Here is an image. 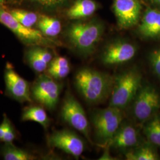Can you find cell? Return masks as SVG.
<instances>
[{
  "label": "cell",
  "mask_w": 160,
  "mask_h": 160,
  "mask_svg": "<svg viewBox=\"0 0 160 160\" xmlns=\"http://www.w3.org/2000/svg\"><path fill=\"white\" fill-rule=\"evenodd\" d=\"M113 82L114 78L110 75L88 67L80 69L75 75L77 89L90 104L101 103L108 97Z\"/></svg>",
  "instance_id": "1"
},
{
  "label": "cell",
  "mask_w": 160,
  "mask_h": 160,
  "mask_svg": "<svg viewBox=\"0 0 160 160\" xmlns=\"http://www.w3.org/2000/svg\"><path fill=\"white\" fill-rule=\"evenodd\" d=\"M142 87V76L137 69H128L114 78L109 106L123 110L133 102Z\"/></svg>",
  "instance_id": "2"
},
{
  "label": "cell",
  "mask_w": 160,
  "mask_h": 160,
  "mask_svg": "<svg viewBox=\"0 0 160 160\" xmlns=\"http://www.w3.org/2000/svg\"><path fill=\"white\" fill-rule=\"evenodd\" d=\"M103 26L97 22H81L71 24L67 29V37L70 43L85 57L94 51L103 33Z\"/></svg>",
  "instance_id": "3"
},
{
  "label": "cell",
  "mask_w": 160,
  "mask_h": 160,
  "mask_svg": "<svg viewBox=\"0 0 160 160\" xmlns=\"http://www.w3.org/2000/svg\"><path fill=\"white\" fill-rule=\"evenodd\" d=\"M0 23L16 35L24 45L28 46L53 47L58 43L45 36L38 29L28 28L18 22L3 4H0Z\"/></svg>",
  "instance_id": "4"
},
{
  "label": "cell",
  "mask_w": 160,
  "mask_h": 160,
  "mask_svg": "<svg viewBox=\"0 0 160 160\" xmlns=\"http://www.w3.org/2000/svg\"><path fill=\"white\" fill-rule=\"evenodd\" d=\"M123 122L122 110L109 106L96 110L92 115L94 133L100 145H107Z\"/></svg>",
  "instance_id": "5"
},
{
  "label": "cell",
  "mask_w": 160,
  "mask_h": 160,
  "mask_svg": "<svg viewBox=\"0 0 160 160\" xmlns=\"http://www.w3.org/2000/svg\"><path fill=\"white\" fill-rule=\"evenodd\" d=\"M61 85L47 74H40L31 86L32 98L49 110L57 105L61 92Z\"/></svg>",
  "instance_id": "6"
},
{
  "label": "cell",
  "mask_w": 160,
  "mask_h": 160,
  "mask_svg": "<svg viewBox=\"0 0 160 160\" xmlns=\"http://www.w3.org/2000/svg\"><path fill=\"white\" fill-rule=\"evenodd\" d=\"M132 103L133 116L143 122L152 118L160 109V94L151 86H142Z\"/></svg>",
  "instance_id": "7"
},
{
  "label": "cell",
  "mask_w": 160,
  "mask_h": 160,
  "mask_svg": "<svg viewBox=\"0 0 160 160\" xmlns=\"http://www.w3.org/2000/svg\"><path fill=\"white\" fill-rule=\"evenodd\" d=\"M61 117L65 122L83 134L91 142L89 122L85 111L78 101L70 92L67 93L63 99Z\"/></svg>",
  "instance_id": "8"
},
{
  "label": "cell",
  "mask_w": 160,
  "mask_h": 160,
  "mask_svg": "<svg viewBox=\"0 0 160 160\" xmlns=\"http://www.w3.org/2000/svg\"><path fill=\"white\" fill-rule=\"evenodd\" d=\"M4 81L6 93L8 96L20 103L32 102L31 86L29 82L17 74L9 62L5 67Z\"/></svg>",
  "instance_id": "9"
},
{
  "label": "cell",
  "mask_w": 160,
  "mask_h": 160,
  "mask_svg": "<svg viewBox=\"0 0 160 160\" xmlns=\"http://www.w3.org/2000/svg\"><path fill=\"white\" fill-rule=\"evenodd\" d=\"M48 141L52 147L62 150L76 158L80 157L85 148L84 142L80 136L68 129L52 132L48 138Z\"/></svg>",
  "instance_id": "10"
},
{
  "label": "cell",
  "mask_w": 160,
  "mask_h": 160,
  "mask_svg": "<svg viewBox=\"0 0 160 160\" xmlns=\"http://www.w3.org/2000/svg\"><path fill=\"white\" fill-rule=\"evenodd\" d=\"M136 52V47L131 43L124 40L115 41L104 49L102 61L105 65H118L131 61Z\"/></svg>",
  "instance_id": "11"
},
{
  "label": "cell",
  "mask_w": 160,
  "mask_h": 160,
  "mask_svg": "<svg viewBox=\"0 0 160 160\" xmlns=\"http://www.w3.org/2000/svg\"><path fill=\"white\" fill-rule=\"evenodd\" d=\"M113 8L120 28L129 29L137 24L141 12L139 0H114Z\"/></svg>",
  "instance_id": "12"
},
{
  "label": "cell",
  "mask_w": 160,
  "mask_h": 160,
  "mask_svg": "<svg viewBox=\"0 0 160 160\" xmlns=\"http://www.w3.org/2000/svg\"><path fill=\"white\" fill-rule=\"evenodd\" d=\"M139 137L137 129L131 124L122 122L110 141V147L120 150L134 148L139 145Z\"/></svg>",
  "instance_id": "13"
},
{
  "label": "cell",
  "mask_w": 160,
  "mask_h": 160,
  "mask_svg": "<svg viewBox=\"0 0 160 160\" xmlns=\"http://www.w3.org/2000/svg\"><path fill=\"white\" fill-rule=\"evenodd\" d=\"M26 62L36 73L46 71L53 59L51 52L46 47L41 46H28L24 55Z\"/></svg>",
  "instance_id": "14"
},
{
  "label": "cell",
  "mask_w": 160,
  "mask_h": 160,
  "mask_svg": "<svg viewBox=\"0 0 160 160\" xmlns=\"http://www.w3.org/2000/svg\"><path fill=\"white\" fill-rule=\"evenodd\" d=\"M138 30L139 34L145 38H160V11L153 8L147 9Z\"/></svg>",
  "instance_id": "15"
},
{
  "label": "cell",
  "mask_w": 160,
  "mask_h": 160,
  "mask_svg": "<svg viewBox=\"0 0 160 160\" xmlns=\"http://www.w3.org/2000/svg\"><path fill=\"white\" fill-rule=\"evenodd\" d=\"M96 9V3L92 0H78L69 8L67 14L71 19H80L92 16Z\"/></svg>",
  "instance_id": "16"
},
{
  "label": "cell",
  "mask_w": 160,
  "mask_h": 160,
  "mask_svg": "<svg viewBox=\"0 0 160 160\" xmlns=\"http://www.w3.org/2000/svg\"><path fill=\"white\" fill-rule=\"evenodd\" d=\"M71 67L67 58L57 57L53 58L46 69L47 74L56 80H62L68 75Z\"/></svg>",
  "instance_id": "17"
},
{
  "label": "cell",
  "mask_w": 160,
  "mask_h": 160,
  "mask_svg": "<svg viewBox=\"0 0 160 160\" xmlns=\"http://www.w3.org/2000/svg\"><path fill=\"white\" fill-rule=\"evenodd\" d=\"M38 30L45 36L53 38L61 32L62 26L59 20L54 17L41 15L36 24Z\"/></svg>",
  "instance_id": "18"
},
{
  "label": "cell",
  "mask_w": 160,
  "mask_h": 160,
  "mask_svg": "<svg viewBox=\"0 0 160 160\" xmlns=\"http://www.w3.org/2000/svg\"><path fill=\"white\" fill-rule=\"evenodd\" d=\"M22 120L37 122L45 129L49 126L50 122L45 110L38 106H31L24 108L22 114Z\"/></svg>",
  "instance_id": "19"
},
{
  "label": "cell",
  "mask_w": 160,
  "mask_h": 160,
  "mask_svg": "<svg viewBox=\"0 0 160 160\" xmlns=\"http://www.w3.org/2000/svg\"><path fill=\"white\" fill-rule=\"evenodd\" d=\"M1 154L5 160H34L38 159L33 154L18 148L13 143H5L1 149Z\"/></svg>",
  "instance_id": "20"
},
{
  "label": "cell",
  "mask_w": 160,
  "mask_h": 160,
  "mask_svg": "<svg viewBox=\"0 0 160 160\" xmlns=\"http://www.w3.org/2000/svg\"><path fill=\"white\" fill-rule=\"evenodd\" d=\"M128 160H157L159 156L156 151L150 145H138L135 148L128 151L126 155Z\"/></svg>",
  "instance_id": "21"
},
{
  "label": "cell",
  "mask_w": 160,
  "mask_h": 160,
  "mask_svg": "<svg viewBox=\"0 0 160 160\" xmlns=\"http://www.w3.org/2000/svg\"><path fill=\"white\" fill-rule=\"evenodd\" d=\"M143 132L151 144L160 147V116H154L147 120Z\"/></svg>",
  "instance_id": "22"
},
{
  "label": "cell",
  "mask_w": 160,
  "mask_h": 160,
  "mask_svg": "<svg viewBox=\"0 0 160 160\" xmlns=\"http://www.w3.org/2000/svg\"><path fill=\"white\" fill-rule=\"evenodd\" d=\"M9 12L18 22L28 28H33L38 23L39 17L34 12L22 9H12Z\"/></svg>",
  "instance_id": "23"
},
{
  "label": "cell",
  "mask_w": 160,
  "mask_h": 160,
  "mask_svg": "<svg viewBox=\"0 0 160 160\" xmlns=\"http://www.w3.org/2000/svg\"><path fill=\"white\" fill-rule=\"evenodd\" d=\"M33 5L42 8H53L63 4L66 0H27Z\"/></svg>",
  "instance_id": "24"
},
{
  "label": "cell",
  "mask_w": 160,
  "mask_h": 160,
  "mask_svg": "<svg viewBox=\"0 0 160 160\" xmlns=\"http://www.w3.org/2000/svg\"><path fill=\"white\" fill-rule=\"evenodd\" d=\"M149 61L155 74L160 79V48L151 53Z\"/></svg>",
  "instance_id": "25"
},
{
  "label": "cell",
  "mask_w": 160,
  "mask_h": 160,
  "mask_svg": "<svg viewBox=\"0 0 160 160\" xmlns=\"http://www.w3.org/2000/svg\"><path fill=\"white\" fill-rule=\"evenodd\" d=\"M16 138V133L12 123H10V125L8 127L4 137L1 139V141L4 142V143H12Z\"/></svg>",
  "instance_id": "26"
},
{
  "label": "cell",
  "mask_w": 160,
  "mask_h": 160,
  "mask_svg": "<svg viewBox=\"0 0 160 160\" xmlns=\"http://www.w3.org/2000/svg\"><path fill=\"white\" fill-rule=\"evenodd\" d=\"M11 122L7 118L6 114H4V118L2 123L0 124V141L2 139L8 127L10 125Z\"/></svg>",
  "instance_id": "27"
},
{
  "label": "cell",
  "mask_w": 160,
  "mask_h": 160,
  "mask_svg": "<svg viewBox=\"0 0 160 160\" xmlns=\"http://www.w3.org/2000/svg\"><path fill=\"white\" fill-rule=\"evenodd\" d=\"M109 145L108 144V147L106 148V149L104 151V152H103V155L100 157L99 160H114V158H113V157L110 154V152H109Z\"/></svg>",
  "instance_id": "28"
},
{
  "label": "cell",
  "mask_w": 160,
  "mask_h": 160,
  "mask_svg": "<svg viewBox=\"0 0 160 160\" xmlns=\"http://www.w3.org/2000/svg\"><path fill=\"white\" fill-rule=\"evenodd\" d=\"M9 1L10 0H0V4H4Z\"/></svg>",
  "instance_id": "29"
},
{
  "label": "cell",
  "mask_w": 160,
  "mask_h": 160,
  "mask_svg": "<svg viewBox=\"0 0 160 160\" xmlns=\"http://www.w3.org/2000/svg\"><path fill=\"white\" fill-rule=\"evenodd\" d=\"M153 2H154L155 3L158 4L160 6V0H152Z\"/></svg>",
  "instance_id": "30"
}]
</instances>
